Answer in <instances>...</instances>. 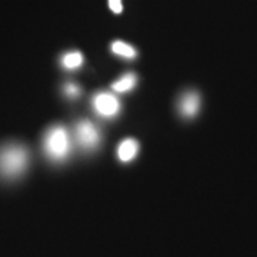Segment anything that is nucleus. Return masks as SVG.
<instances>
[{
	"mask_svg": "<svg viewBox=\"0 0 257 257\" xmlns=\"http://www.w3.org/2000/svg\"><path fill=\"white\" fill-rule=\"evenodd\" d=\"M62 64L67 70H74L83 64V55L80 52H70L62 59Z\"/></svg>",
	"mask_w": 257,
	"mask_h": 257,
	"instance_id": "nucleus-9",
	"label": "nucleus"
},
{
	"mask_svg": "<svg viewBox=\"0 0 257 257\" xmlns=\"http://www.w3.org/2000/svg\"><path fill=\"white\" fill-rule=\"evenodd\" d=\"M109 8L113 13L120 15L123 12V3H121V0H109Z\"/></svg>",
	"mask_w": 257,
	"mask_h": 257,
	"instance_id": "nucleus-10",
	"label": "nucleus"
},
{
	"mask_svg": "<svg viewBox=\"0 0 257 257\" xmlns=\"http://www.w3.org/2000/svg\"><path fill=\"white\" fill-rule=\"evenodd\" d=\"M200 96L196 92H187L182 96V99L179 101V111L180 114L186 119H193L197 116V113L200 110Z\"/></svg>",
	"mask_w": 257,
	"mask_h": 257,
	"instance_id": "nucleus-5",
	"label": "nucleus"
},
{
	"mask_svg": "<svg viewBox=\"0 0 257 257\" xmlns=\"http://www.w3.org/2000/svg\"><path fill=\"white\" fill-rule=\"evenodd\" d=\"M93 107L101 117H116L120 111V103L116 96L110 93H97L93 99Z\"/></svg>",
	"mask_w": 257,
	"mask_h": 257,
	"instance_id": "nucleus-4",
	"label": "nucleus"
},
{
	"mask_svg": "<svg viewBox=\"0 0 257 257\" xmlns=\"http://www.w3.org/2000/svg\"><path fill=\"white\" fill-rule=\"evenodd\" d=\"M74 139L77 146L82 147L83 150H94L99 146L100 142V135L97 127L89 120H82L76 124L74 127Z\"/></svg>",
	"mask_w": 257,
	"mask_h": 257,
	"instance_id": "nucleus-3",
	"label": "nucleus"
},
{
	"mask_svg": "<svg viewBox=\"0 0 257 257\" xmlns=\"http://www.w3.org/2000/svg\"><path fill=\"white\" fill-rule=\"evenodd\" d=\"M136 83H138V76L135 73H127L124 74L121 79H119L116 83H113L111 89L117 93H126L130 92L132 89H135Z\"/></svg>",
	"mask_w": 257,
	"mask_h": 257,
	"instance_id": "nucleus-7",
	"label": "nucleus"
},
{
	"mask_svg": "<svg viewBox=\"0 0 257 257\" xmlns=\"http://www.w3.org/2000/svg\"><path fill=\"white\" fill-rule=\"evenodd\" d=\"M139 149H140V146H139L138 140H135V139H126L117 147V157H119V160H121L123 163L132 162L135 157L138 156Z\"/></svg>",
	"mask_w": 257,
	"mask_h": 257,
	"instance_id": "nucleus-6",
	"label": "nucleus"
},
{
	"mask_svg": "<svg viewBox=\"0 0 257 257\" xmlns=\"http://www.w3.org/2000/svg\"><path fill=\"white\" fill-rule=\"evenodd\" d=\"M29 152L19 143H9L0 147V176L5 179H16L26 172Z\"/></svg>",
	"mask_w": 257,
	"mask_h": 257,
	"instance_id": "nucleus-1",
	"label": "nucleus"
},
{
	"mask_svg": "<svg viewBox=\"0 0 257 257\" xmlns=\"http://www.w3.org/2000/svg\"><path fill=\"white\" fill-rule=\"evenodd\" d=\"M111 52L120 57H124V59H135L138 56V52L135 47H132L121 40H116L111 43Z\"/></svg>",
	"mask_w": 257,
	"mask_h": 257,
	"instance_id": "nucleus-8",
	"label": "nucleus"
},
{
	"mask_svg": "<svg viewBox=\"0 0 257 257\" xmlns=\"http://www.w3.org/2000/svg\"><path fill=\"white\" fill-rule=\"evenodd\" d=\"M64 93L69 96V97H76L79 94V87L76 84H67L66 89H64Z\"/></svg>",
	"mask_w": 257,
	"mask_h": 257,
	"instance_id": "nucleus-11",
	"label": "nucleus"
},
{
	"mask_svg": "<svg viewBox=\"0 0 257 257\" xmlns=\"http://www.w3.org/2000/svg\"><path fill=\"white\" fill-rule=\"evenodd\" d=\"M43 147L46 155L53 162H63L70 155L72 139L63 126H53L45 136Z\"/></svg>",
	"mask_w": 257,
	"mask_h": 257,
	"instance_id": "nucleus-2",
	"label": "nucleus"
}]
</instances>
